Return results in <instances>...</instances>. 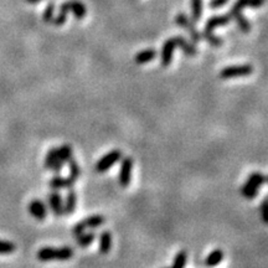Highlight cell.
<instances>
[{
  "label": "cell",
  "instance_id": "cell-1",
  "mask_svg": "<svg viewBox=\"0 0 268 268\" xmlns=\"http://www.w3.org/2000/svg\"><path fill=\"white\" fill-rule=\"evenodd\" d=\"M230 21H231V16H230V15H220V16L210 17L206 21V24H205V29L204 31H202L201 36L204 37L210 45H212V46H221L224 41H222L221 37L214 35L212 30L217 26H225V25L230 24Z\"/></svg>",
  "mask_w": 268,
  "mask_h": 268
},
{
  "label": "cell",
  "instance_id": "cell-2",
  "mask_svg": "<svg viewBox=\"0 0 268 268\" xmlns=\"http://www.w3.org/2000/svg\"><path fill=\"white\" fill-rule=\"evenodd\" d=\"M74 250L69 246L60 247V249H55V247H42L37 251L36 257L39 261L41 262H49V261H67V260L72 259L74 256Z\"/></svg>",
  "mask_w": 268,
  "mask_h": 268
},
{
  "label": "cell",
  "instance_id": "cell-3",
  "mask_svg": "<svg viewBox=\"0 0 268 268\" xmlns=\"http://www.w3.org/2000/svg\"><path fill=\"white\" fill-rule=\"evenodd\" d=\"M266 177L261 173H252L249 177V179H247V181L245 182L244 186H242V195L249 200L255 199L256 195L259 194L260 187L266 182Z\"/></svg>",
  "mask_w": 268,
  "mask_h": 268
},
{
  "label": "cell",
  "instance_id": "cell-4",
  "mask_svg": "<svg viewBox=\"0 0 268 268\" xmlns=\"http://www.w3.org/2000/svg\"><path fill=\"white\" fill-rule=\"evenodd\" d=\"M254 72V67L251 65H234V66L224 67L220 72V77L222 80L234 79V77L249 76Z\"/></svg>",
  "mask_w": 268,
  "mask_h": 268
},
{
  "label": "cell",
  "instance_id": "cell-5",
  "mask_svg": "<svg viewBox=\"0 0 268 268\" xmlns=\"http://www.w3.org/2000/svg\"><path fill=\"white\" fill-rule=\"evenodd\" d=\"M104 222H106L104 216H102V215H92V216L86 217L84 221L75 225L74 230H72V234H74L75 236H77V235L84 232L86 229H94V227L102 226Z\"/></svg>",
  "mask_w": 268,
  "mask_h": 268
},
{
  "label": "cell",
  "instance_id": "cell-6",
  "mask_svg": "<svg viewBox=\"0 0 268 268\" xmlns=\"http://www.w3.org/2000/svg\"><path fill=\"white\" fill-rule=\"evenodd\" d=\"M123 154H122L121 150L113 149L109 153H107L104 157H102L101 159L97 162L96 164V172L98 173H104L109 169L111 167H113L118 160L122 159Z\"/></svg>",
  "mask_w": 268,
  "mask_h": 268
},
{
  "label": "cell",
  "instance_id": "cell-7",
  "mask_svg": "<svg viewBox=\"0 0 268 268\" xmlns=\"http://www.w3.org/2000/svg\"><path fill=\"white\" fill-rule=\"evenodd\" d=\"M175 22H177V25H179V26L184 27L185 30H186L187 32H189V35L191 36V39L194 40L195 42H200L202 40L201 34L199 32V30L195 27L194 22L191 21V20L189 19V17L186 16L185 14H179L177 15V17H175Z\"/></svg>",
  "mask_w": 268,
  "mask_h": 268
},
{
  "label": "cell",
  "instance_id": "cell-8",
  "mask_svg": "<svg viewBox=\"0 0 268 268\" xmlns=\"http://www.w3.org/2000/svg\"><path fill=\"white\" fill-rule=\"evenodd\" d=\"M132 169H133V159L131 157H126L122 159L121 170H119V184L121 186H129L132 180Z\"/></svg>",
  "mask_w": 268,
  "mask_h": 268
},
{
  "label": "cell",
  "instance_id": "cell-9",
  "mask_svg": "<svg viewBox=\"0 0 268 268\" xmlns=\"http://www.w3.org/2000/svg\"><path fill=\"white\" fill-rule=\"evenodd\" d=\"M69 11L74 12L75 17L77 20H82L86 16V6L82 4L81 1H76V0H72V1H66L60 6V12H65L67 14Z\"/></svg>",
  "mask_w": 268,
  "mask_h": 268
},
{
  "label": "cell",
  "instance_id": "cell-10",
  "mask_svg": "<svg viewBox=\"0 0 268 268\" xmlns=\"http://www.w3.org/2000/svg\"><path fill=\"white\" fill-rule=\"evenodd\" d=\"M27 210H29L30 214L37 220V221H44L47 216V210L46 206H45L44 202L39 199H34L27 206Z\"/></svg>",
  "mask_w": 268,
  "mask_h": 268
},
{
  "label": "cell",
  "instance_id": "cell-11",
  "mask_svg": "<svg viewBox=\"0 0 268 268\" xmlns=\"http://www.w3.org/2000/svg\"><path fill=\"white\" fill-rule=\"evenodd\" d=\"M49 204L51 207L52 212L56 217H60L64 215V200L60 192L52 191L49 194Z\"/></svg>",
  "mask_w": 268,
  "mask_h": 268
},
{
  "label": "cell",
  "instance_id": "cell-12",
  "mask_svg": "<svg viewBox=\"0 0 268 268\" xmlns=\"http://www.w3.org/2000/svg\"><path fill=\"white\" fill-rule=\"evenodd\" d=\"M177 47V44H175V39L172 37V39H168L167 41L163 45V50H162V65L164 67L169 66L172 64L173 60V54H174V50Z\"/></svg>",
  "mask_w": 268,
  "mask_h": 268
},
{
  "label": "cell",
  "instance_id": "cell-13",
  "mask_svg": "<svg viewBox=\"0 0 268 268\" xmlns=\"http://www.w3.org/2000/svg\"><path fill=\"white\" fill-rule=\"evenodd\" d=\"M75 182H76V180L74 179V178H71L69 175V177H60V175H56V177L52 178L51 180H50L49 185L52 187V189L55 190H59V189H71L72 186L75 185Z\"/></svg>",
  "mask_w": 268,
  "mask_h": 268
},
{
  "label": "cell",
  "instance_id": "cell-14",
  "mask_svg": "<svg viewBox=\"0 0 268 268\" xmlns=\"http://www.w3.org/2000/svg\"><path fill=\"white\" fill-rule=\"evenodd\" d=\"M230 16L234 17V20L237 22V25H239V27L241 29L242 32H245V34L250 32V30H251V24H250L249 20L244 16L241 9H237V7L232 6Z\"/></svg>",
  "mask_w": 268,
  "mask_h": 268
},
{
  "label": "cell",
  "instance_id": "cell-15",
  "mask_svg": "<svg viewBox=\"0 0 268 268\" xmlns=\"http://www.w3.org/2000/svg\"><path fill=\"white\" fill-rule=\"evenodd\" d=\"M174 39L177 46H179L185 55H187V56H195V55H196V47H195L191 42L187 41L184 36H180L179 35V36H175Z\"/></svg>",
  "mask_w": 268,
  "mask_h": 268
},
{
  "label": "cell",
  "instance_id": "cell-16",
  "mask_svg": "<svg viewBox=\"0 0 268 268\" xmlns=\"http://www.w3.org/2000/svg\"><path fill=\"white\" fill-rule=\"evenodd\" d=\"M76 202H77V196L76 192L74 190H70L66 195V199L64 202V214L71 215L75 212L76 209Z\"/></svg>",
  "mask_w": 268,
  "mask_h": 268
},
{
  "label": "cell",
  "instance_id": "cell-17",
  "mask_svg": "<svg viewBox=\"0 0 268 268\" xmlns=\"http://www.w3.org/2000/svg\"><path fill=\"white\" fill-rule=\"evenodd\" d=\"M112 247V235L109 231H103L99 236V252L102 255L109 254Z\"/></svg>",
  "mask_w": 268,
  "mask_h": 268
},
{
  "label": "cell",
  "instance_id": "cell-18",
  "mask_svg": "<svg viewBox=\"0 0 268 268\" xmlns=\"http://www.w3.org/2000/svg\"><path fill=\"white\" fill-rule=\"evenodd\" d=\"M155 56H157V51H155L154 49H148V50H144V51L138 52L134 57V61H135V64L143 65V64H147V62L153 61V60L155 59Z\"/></svg>",
  "mask_w": 268,
  "mask_h": 268
},
{
  "label": "cell",
  "instance_id": "cell-19",
  "mask_svg": "<svg viewBox=\"0 0 268 268\" xmlns=\"http://www.w3.org/2000/svg\"><path fill=\"white\" fill-rule=\"evenodd\" d=\"M222 260H224V251L220 249H216L214 250L211 254H209V256L205 260V265H206L207 267H215L221 264Z\"/></svg>",
  "mask_w": 268,
  "mask_h": 268
},
{
  "label": "cell",
  "instance_id": "cell-20",
  "mask_svg": "<svg viewBox=\"0 0 268 268\" xmlns=\"http://www.w3.org/2000/svg\"><path fill=\"white\" fill-rule=\"evenodd\" d=\"M94 239H96V235H94V232H87V234L81 232V234L77 235L76 236V242L79 246L87 247V246H89L91 244H93Z\"/></svg>",
  "mask_w": 268,
  "mask_h": 268
},
{
  "label": "cell",
  "instance_id": "cell-21",
  "mask_svg": "<svg viewBox=\"0 0 268 268\" xmlns=\"http://www.w3.org/2000/svg\"><path fill=\"white\" fill-rule=\"evenodd\" d=\"M265 2V0H236V2L234 4V7L237 9H241L245 6H251V7H260L262 6Z\"/></svg>",
  "mask_w": 268,
  "mask_h": 268
},
{
  "label": "cell",
  "instance_id": "cell-22",
  "mask_svg": "<svg viewBox=\"0 0 268 268\" xmlns=\"http://www.w3.org/2000/svg\"><path fill=\"white\" fill-rule=\"evenodd\" d=\"M67 165H69V170H70V177L74 178L75 180L79 179L80 177H81V168H80L79 163L76 162V160L74 159V158H71V159L69 160V162L66 163Z\"/></svg>",
  "mask_w": 268,
  "mask_h": 268
},
{
  "label": "cell",
  "instance_id": "cell-23",
  "mask_svg": "<svg viewBox=\"0 0 268 268\" xmlns=\"http://www.w3.org/2000/svg\"><path fill=\"white\" fill-rule=\"evenodd\" d=\"M192 19L194 21H200L202 16V0H192Z\"/></svg>",
  "mask_w": 268,
  "mask_h": 268
},
{
  "label": "cell",
  "instance_id": "cell-24",
  "mask_svg": "<svg viewBox=\"0 0 268 268\" xmlns=\"http://www.w3.org/2000/svg\"><path fill=\"white\" fill-rule=\"evenodd\" d=\"M186 259L187 255L185 251H179L175 255L174 262H173V266L170 268H184L186 265Z\"/></svg>",
  "mask_w": 268,
  "mask_h": 268
},
{
  "label": "cell",
  "instance_id": "cell-25",
  "mask_svg": "<svg viewBox=\"0 0 268 268\" xmlns=\"http://www.w3.org/2000/svg\"><path fill=\"white\" fill-rule=\"evenodd\" d=\"M57 159H59V155H57V148H51V149L47 152L46 158H45V168H46L47 170H50V168L52 167V164H54Z\"/></svg>",
  "mask_w": 268,
  "mask_h": 268
},
{
  "label": "cell",
  "instance_id": "cell-26",
  "mask_svg": "<svg viewBox=\"0 0 268 268\" xmlns=\"http://www.w3.org/2000/svg\"><path fill=\"white\" fill-rule=\"evenodd\" d=\"M15 245L9 241H0V255H9L15 251Z\"/></svg>",
  "mask_w": 268,
  "mask_h": 268
},
{
  "label": "cell",
  "instance_id": "cell-27",
  "mask_svg": "<svg viewBox=\"0 0 268 268\" xmlns=\"http://www.w3.org/2000/svg\"><path fill=\"white\" fill-rule=\"evenodd\" d=\"M54 9H55V5L49 4L46 6V9H45L44 12V21L45 22H51V20L54 19Z\"/></svg>",
  "mask_w": 268,
  "mask_h": 268
},
{
  "label": "cell",
  "instance_id": "cell-28",
  "mask_svg": "<svg viewBox=\"0 0 268 268\" xmlns=\"http://www.w3.org/2000/svg\"><path fill=\"white\" fill-rule=\"evenodd\" d=\"M227 1H229V0H211V1H210V6L221 7V6H224Z\"/></svg>",
  "mask_w": 268,
  "mask_h": 268
},
{
  "label": "cell",
  "instance_id": "cell-29",
  "mask_svg": "<svg viewBox=\"0 0 268 268\" xmlns=\"http://www.w3.org/2000/svg\"><path fill=\"white\" fill-rule=\"evenodd\" d=\"M266 207H267V199L265 200L264 204H262V217H264V221H267V216H266Z\"/></svg>",
  "mask_w": 268,
  "mask_h": 268
},
{
  "label": "cell",
  "instance_id": "cell-30",
  "mask_svg": "<svg viewBox=\"0 0 268 268\" xmlns=\"http://www.w3.org/2000/svg\"><path fill=\"white\" fill-rule=\"evenodd\" d=\"M27 2H30V4H37V2H40L41 0H26Z\"/></svg>",
  "mask_w": 268,
  "mask_h": 268
}]
</instances>
